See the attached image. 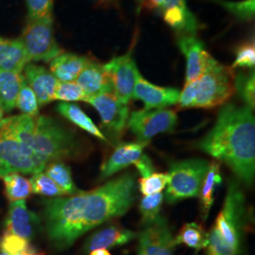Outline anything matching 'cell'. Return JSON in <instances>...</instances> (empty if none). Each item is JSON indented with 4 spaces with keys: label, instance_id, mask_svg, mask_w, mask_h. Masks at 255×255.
<instances>
[{
    "label": "cell",
    "instance_id": "6da1fadb",
    "mask_svg": "<svg viewBox=\"0 0 255 255\" xmlns=\"http://www.w3.org/2000/svg\"><path fill=\"white\" fill-rule=\"evenodd\" d=\"M136 188L135 175L127 172L91 191L43 201L49 241L58 250L67 249L92 229L125 215Z\"/></svg>",
    "mask_w": 255,
    "mask_h": 255
},
{
    "label": "cell",
    "instance_id": "7a4b0ae2",
    "mask_svg": "<svg viewBox=\"0 0 255 255\" xmlns=\"http://www.w3.org/2000/svg\"><path fill=\"white\" fill-rule=\"evenodd\" d=\"M198 147L222 162L248 185L255 179V119L247 106L225 104Z\"/></svg>",
    "mask_w": 255,
    "mask_h": 255
},
{
    "label": "cell",
    "instance_id": "3957f363",
    "mask_svg": "<svg viewBox=\"0 0 255 255\" xmlns=\"http://www.w3.org/2000/svg\"><path fill=\"white\" fill-rule=\"evenodd\" d=\"M0 125L48 164L77 152L75 137L51 118H32L22 114L0 120Z\"/></svg>",
    "mask_w": 255,
    "mask_h": 255
},
{
    "label": "cell",
    "instance_id": "277c9868",
    "mask_svg": "<svg viewBox=\"0 0 255 255\" xmlns=\"http://www.w3.org/2000/svg\"><path fill=\"white\" fill-rule=\"evenodd\" d=\"M235 73L224 64H217L199 79L187 82L180 92L178 109H212L224 105L234 96Z\"/></svg>",
    "mask_w": 255,
    "mask_h": 255
},
{
    "label": "cell",
    "instance_id": "5b68a950",
    "mask_svg": "<svg viewBox=\"0 0 255 255\" xmlns=\"http://www.w3.org/2000/svg\"><path fill=\"white\" fill-rule=\"evenodd\" d=\"M210 163L203 159L175 162L170 165L165 200L169 203L197 198L207 174Z\"/></svg>",
    "mask_w": 255,
    "mask_h": 255
},
{
    "label": "cell",
    "instance_id": "8992f818",
    "mask_svg": "<svg viewBox=\"0 0 255 255\" xmlns=\"http://www.w3.org/2000/svg\"><path fill=\"white\" fill-rule=\"evenodd\" d=\"M44 158L25 146L0 125V175L36 174L48 165Z\"/></svg>",
    "mask_w": 255,
    "mask_h": 255
},
{
    "label": "cell",
    "instance_id": "52a82bcc",
    "mask_svg": "<svg viewBox=\"0 0 255 255\" xmlns=\"http://www.w3.org/2000/svg\"><path fill=\"white\" fill-rule=\"evenodd\" d=\"M19 40L25 48L29 63H50L63 52L55 38L52 15L27 19Z\"/></svg>",
    "mask_w": 255,
    "mask_h": 255
},
{
    "label": "cell",
    "instance_id": "ba28073f",
    "mask_svg": "<svg viewBox=\"0 0 255 255\" xmlns=\"http://www.w3.org/2000/svg\"><path fill=\"white\" fill-rule=\"evenodd\" d=\"M245 198L237 182H230L223 207L213 230L227 245L239 252L244 226Z\"/></svg>",
    "mask_w": 255,
    "mask_h": 255
},
{
    "label": "cell",
    "instance_id": "9c48e42d",
    "mask_svg": "<svg viewBox=\"0 0 255 255\" xmlns=\"http://www.w3.org/2000/svg\"><path fill=\"white\" fill-rule=\"evenodd\" d=\"M176 112L170 109L139 110L132 112L127 126L138 142H148L151 138L172 131L177 125Z\"/></svg>",
    "mask_w": 255,
    "mask_h": 255
},
{
    "label": "cell",
    "instance_id": "30bf717a",
    "mask_svg": "<svg viewBox=\"0 0 255 255\" xmlns=\"http://www.w3.org/2000/svg\"><path fill=\"white\" fill-rule=\"evenodd\" d=\"M112 83L113 93L119 101L128 104L133 100V91L140 72L132 57V52L113 58L104 64Z\"/></svg>",
    "mask_w": 255,
    "mask_h": 255
},
{
    "label": "cell",
    "instance_id": "8fae6325",
    "mask_svg": "<svg viewBox=\"0 0 255 255\" xmlns=\"http://www.w3.org/2000/svg\"><path fill=\"white\" fill-rule=\"evenodd\" d=\"M85 102H88L97 110L101 117L102 127L110 135L117 140L119 139L127 127L129 117L128 104L119 101L113 92L87 98Z\"/></svg>",
    "mask_w": 255,
    "mask_h": 255
},
{
    "label": "cell",
    "instance_id": "7c38bea8",
    "mask_svg": "<svg viewBox=\"0 0 255 255\" xmlns=\"http://www.w3.org/2000/svg\"><path fill=\"white\" fill-rule=\"evenodd\" d=\"M178 46L186 59L185 83L199 79L219 63L206 50L201 40L195 35L180 37L178 39Z\"/></svg>",
    "mask_w": 255,
    "mask_h": 255
},
{
    "label": "cell",
    "instance_id": "4fadbf2b",
    "mask_svg": "<svg viewBox=\"0 0 255 255\" xmlns=\"http://www.w3.org/2000/svg\"><path fill=\"white\" fill-rule=\"evenodd\" d=\"M139 250L144 255H174V237L166 220L159 217L152 223L145 225L138 235Z\"/></svg>",
    "mask_w": 255,
    "mask_h": 255
},
{
    "label": "cell",
    "instance_id": "5bb4252c",
    "mask_svg": "<svg viewBox=\"0 0 255 255\" xmlns=\"http://www.w3.org/2000/svg\"><path fill=\"white\" fill-rule=\"evenodd\" d=\"M180 91L172 87H162L146 81L141 74L137 79L133 100H139L145 105V110L165 109L178 103Z\"/></svg>",
    "mask_w": 255,
    "mask_h": 255
},
{
    "label": "cell",
    "instance_id": "9a60e30c",
    "mask_svg": "<svg viewBox=\"0 0 255 255\" xmlns=\"http://www.w3.org/2000/svg\"><path fill=\"white\" fill-rule=\"evenodd\" d=\"M39 227L40 219L36 214L27 209L26 201H10L5 232L28 241L36 235Z\"/></svg>",
    "mask_w": 255,
    "mask_h": 255
},
{
    "label": "cell",
    "instance_id": "2e32d148",
    "mask_svg": "<svg viewBox=\"0 0 255 255\" xmlns=\"http://www.w3.org/2000/svg\"><path fill=\"white\" fill-rule=\"evenodd\" d=\"M23 77L27 85L34 92L39 106L54 101V92L58 80L44 66L29 63L23 70Z\"/></svg>",
    "mask_w": 255,
    "mask_h": 255
},
{
    "label": "cell",
    "instance_id": "e0dca14e",
    "mask_svg": "<svg viewBox=\"0 0 255 255\" xmlns=\"http://www.w3.org/2000/svg\"><path fill=\"white\" fill-rule=\"evenodd\" d=\"M147 143L148 142H131L119 144L101 165V179H107L130 164H134L143 154V150Z\"/></svg>",
    "mask_w": 255,
    "mask_h": 255
},
{
    "label": "cell",
    "instance_id": "ac0fdd59",
    "mask_svg": "<svg viewBox=\"0 0 255 255\" xmlns=\"http://www.w3.org/2000/svg\"><path fill=\"white\" fill-rule=\"evenodd\" d=\"M136 233L120 227L118 225L107 226L105 228L99 230L89 237L82 251L84 254H89L92 251L97 249H111L115 247L126 245L129 241L137 237Z\"/></svg>",
    "mask_w": 255,
    "mask_h": 255
},
{
    "label": "cell",
    "instance_id": "d6986e66",
    "mask_svg": "<svg viewBox=\"0 0 255 255\" xmlns=\"http://www.w3.org/2000/svg\"><path fill=\"white\" fill-rule=\"evenodd\" d=\"M75 82L82 87L87 98L113 92L112 83L104 64L93 60L83 68Z\"/></svg>",
    "mask_w": 255,
    "mask_h": 255
},
{
    "label": "cell",
    "instance_id": "ffe728a7",
    "mask_svg": "<svg viewBox=\"0 0 255 255\" xmlns=\"http://www.w3.org/2000/svg\"><path fill=\"white\" fill-rule=\"evenodd\" d=\"M90 61L86 56L62 52L49 63V71L59 82H75Z\"/></svg>",
    "mask_w": 255,
    "mask_h": 255
},
{
    "label": "cell",
    "instance_id": "44dd1931",
    "mask_svg": "<svg viewBox=\"0 0 255 255\" xmlns=\"http://www.w3.org/2000/svg\"><path fill=\"white\" fill-rule=\"evenodd\" d=\"M27 64V53L19 39L0 38V71L22 73Z\"/></svg>",
    "mask_w": 255,
    "mask_h": 255
},
{
    "label": "cell",
    "instance_id": "7402d4cb",
    "mask_svg": "<svg viewBox=\"0 0 255 255\" xmlns=\"http://www.w3.org/2000/svg\"><path fill=\"white\" fill-rule=\"evenodd\" d=\"M57 110L64 118L76 126L104 142H108V139L101 132V129L95 125L93 120L78 105L68 102H61L58 104Z\"/></svg>",
    "mask_w": 255,
    "mask_h": 255
},
{
    "label": "cell",
    "instance_id": "603a6c76",
    "mask_svg": "<svg viewBox=\"0 0 255 255\" xmlns=\"http://www.w3.org/2000/svg\"><path fill=\"white\" fill-rule=\"evenodd\" d=\"M24 77L13 71H0V102L5 112L15 108V102Z\"/></svg>",
    "mask_w": 255,
    "mask_h": 255
},
{
    "label": "cell",
    "instance_id": "cb8c5ba5",
    "mask_svg": "<svg viewBox=\"0 0 255 255\" xmlns=\"http://www.w3.org/2000/svg\"><path fill=\"white\" fill-rule=\"evenodd\" d=\"M221 182L222 178L220 175V164L216 161H213L210 163L209 168L204 178L199 196L201 200L202 219L204 220L208 218L210 210L214 203V194L217 186L219 185Z\"/></svg>",
    "mask_w": 255,
    "mask_h": 255
},
{
    "label": "cell",
    "instance_id": "d4e9b609",
    "mask_svg": "<svg viewBox=\"0 0 255 255\" xmlns=\"http://www.w3.org/2000/svg\"><path fill=\"white\" fill-rule=\"evenodd\" d=\"M208 237V233L201 225L195 222L186 223L174 238V244L175 246L183 244L196 251H201L207 248Z\"/></svg>",
    "mask_w": 255,
    "mask_h": 255
},
{
    "label": "cell",
    "instance_id": "484cf974",
    "mask_svg": "<svg viewBox=\"0 0 255 255\" xmlns=\"http://www.w3.org/2000/svg\"><path fill=\"white\" fill-rule=\"evenodd\" d=\"M46 174L64 192L66 196L81 193L73 181L71 169L62 162H53L46 167Z\"/></svg>",
    "mask_w": 255,
    "mask_h": 255
},
{
    "label": "cell",
    "instance_id": "4316f807",
    "mask_svg": "<svg viewBox=\"0 0 255 255\" xmlns=\"http://www.w3.org/2000/svg\"><path fill=\"white\" fill-rule=\"evenodd\" d=\"M5 194L9 201H25L32 193L29 180L19 173L5 175L3 178Z\"/></svg>",
    "mask_w": 255,
    "mask_h": 255
},
{
    "label": "cell",
    "instance_id": "83f0119b",
    "mask_svg": "<svg viewBox=\"0 0 255 255\" xmlns=\"http://www.w3.org/2000/svg\"><path fill=\"white\" fill-rule=\"evenodd\" d=\"M235 92L245 102V106L251 110L255 109V70L249 72H239L235 75L234 80Z\"/></svg>",
    "mask_w": 255,
    "mask_h": 255
},
{
    "label": "cell",
    "instance_id": "f1b7e54d",
    "mask_svg": "<svg viewBox=\"0 0 255 255\" xmlns=\"http://www.w3.org/2000/svg\"><path fill=\"white\" fill-rule=\"evenodd\" d=\"M240 21H251L255 18V0L227 1V0H213Z\"/></svg>",
    "mask_w": 255,
    "mask_h": 255
},
{
    "label": "cell",
    "instance_id": "f546056e",
    "mask_svg": "<svg viewBox=\"0 0 255 255\" xmlns=\"http://www.w3.org/2000/svg\"><path fill=\"white\" fill-rule=\"evenodd\" d=\"M163 201L164 195L162 192L149 196H144L139 204V211L143 224H150L160 217L159 214L162 208Z\"/></svg>",
    "mask_w": 255,
    "mask_h": 255
},
{
    "label": "cell",
    "instance_id": "4dcf8cb0",
    "mask_svg": "<svg viewBox=\"0 0 255 255\" xmlns=\"http://www.w3.org/2000/svg\"><path fill=\"white\" fill-rule=\"evenodd\" d=\"M15 107L22 112L23 115L36 118L39 116V103L36 96L31 88L27 85L25 79L23 80L18 96L15 102Z\"/></svg>",
    "mask_w": 255,
    "mask_h": 255
},
{
    "label": "cell",
    "instance_id": "1f68e13d",
    "mask_svg": "<svg viewBox=\"0 0 255 255\" xmlns=\"http://www.w3.org/2000/svg\"><path fill=\"white\" fill-rule=\"evenodd\" d=\"M32 193L49 198L66 196L64 192L46 173L33 174L29 180Z\"/></svg>",
    "mask_w": 255,
    "mask_h": 255
},
{
    "label": "cell",
    "instance_id": "d6a6232c",
    "mask_svg": "<svg viewBox=\"0 0 255 255\" xmlns=\"http://www.w3.org/2000/svg\"><path fill=\"white\" fill-rule=\"evenodd\" d=\"M54 100L63 102L86 101L87 96L76 82H59L56 85Z\"/></svg>",
    "mask_w": 255,
    "mask_h": 255
},
{
    "label": "cell",
    "instance_id": "836d02e7",
    "mask_svg": "<svg viewBox=\"0 0 255 255\" xmlns=\"http://www.w3.org/2000/svg\"><path fill=\"white\" fill-rule=\"evenodd\" d=\"M139 190L144 196H149L164 190L168 182L167 173H152L138 181Z\"/></svg>",
    "mask_w": 255,
    "mask_h": 255
},
{
    "label": "cell",
    "instance_id": "e575fe53",
    "mask_svg": "<svg viewBox=\"0 0 255 255\" xmlns=\"http://www.w3.org/2000/svg\"><path fill=\"white\" fill-rule=\"evenodd\" d=\"M255 65V46L254 42L245 43L237 47L236 51V59L232 65V69L240 67V68H249L254 69Z\"/></svg>",
    "mask_w": 255,
    "mask_h": 255
},
{
    "label": "cell",
    "instance_id": "d590c367",
    "mask_svg": "<svg viewBox=\"0 0 255 255\" xmlns=\"http://www.w3.org/2000/svg\"><path fill=\"white\" fill-rule=\"evenodd\" d=\"M28 247L27 240L8 232H5L0 239V251L9 255H19Z\"/></svg>",
    "mask_w": 255,
    "mask_h": 255
},
{
    "label": "cell",
    "instance_id": "8d00e7d4",
    "mask_svg": "<svg viewBox=\"0 0 255 255\" xmlns=\"http://www.w3.org/2000/svg\"><path fill=\"white\" fill-rule=\"evenodd\" d=\"M27 19H36L52 15L53 0H26Z\"/></svg>",
    "mask_w": 255,
    "mask_h": 255
},
{
    "label": "cell",
    "instance_id": "74e56055",
    "mask_svg": "<svg viewBox=\"0 0 255 255\" xmlns=\"http://www.w3.org/2000/svg\"><path fill=\"white\" fill-rule=\"evenodd\" d=\"M208 245H207V255H237L238 252L227 245L218 234L212 229L208 233Z\"/></svg>",
    "mask_w": 255,
    "mask_h": 255
},
{
    "label": "cell",
    "instance_id": "f35d334b",
    "mask_svg": "<svg viewBox=\"0 0 255 255\" xmlns=\"http://www.w3.org/2000/svg\"><path fill=\"white\" fill-rule=\"evenodd\" d=\"M136 166L138 172L142 176V178L147 177L152 173H154V166L150 160V158L146 154H142L140 159L134 163Z\"/></svg>",
    "mask_w": 255,
    "mask_h": 255
},
{
    "label": "cell",
    "instance_id": "ab89813d",
    "mask_svg": "<svg viewBox=\"0 0 255 255\" xmlns=\"http://www.w3.org/2000/svg\"><path fill=\"white\" fill-rule=\"evenodd\" d=\"M145 3H147V6H149L151 9L161 10L164 5V0H146Z\"/></svg>",
    "mask_w": 255,
    "mask_h": 255
},
{
    "label": "cell",
    "instance_id": "60d3db41",
    "mask_svg": "<svg viewBox=\"0 0 255 255\" xmlns=\"http://www.w3.org/2000/svg\"><path fill=\"white\" fill-rule=\"evenodd\" d=\"M17 255H45V254L44 253H39V252L35 251L33 248L28 247L25 251H23L22 253H20Z\"/></svg>",
    "mask_w": 255,
    "mask_h": 255
},
{
    "label": "cell",
    "instance_id": "b9f144b4",
    "mask_svg": "<svg viewBox=\"0 0 255 255\" xmlns=\"http://www.w3.org/2000/svg\"><path fill=\"white\" fill-rule=\"evenodd\" d=\"M89 255H112L108 250L106 249H97L89 253Z\"/></svg>",
    "mask_w": 255,
    "mask_h": 255
},
{
    "label": "cell",
    "instance_id": "7bdbcfd3",
    "mask_svg": "<svg viewBox=\"0 0 255 255\" xmlns=\"http://www.w3.org/2000/svg\"><path fill=\"white\" fill-rule=\"evenodd\" d=\"M4 113H5V110H4V108H3V105H2V104H1V102H0V120H2V119H3Z\"/></svg>",
    "mask_w": 255,
    "mask_h": 255
},
{
    "label": "cell",
    "instance_id": "ee69618b",
    "mask_svg": "<svg viewBox=\"0 0 255 255\" xmlns=\"http://www.w3.org/2000/svg\"><path fill=\"white\" fill-rule=\"evenodd\" d=\"M137 2L141 5V4H143V3H145L146 2V0H137Z\"/></svg>",
    "mask_w": 255,
    "mask_h": 255
},
{
    "label": "cell",
    "instance_id": "f6af8a7d",
    "mask_svg": "<svg viewBox=\"0 0 255 255\" xmlns=\"http://www.w3.org/2000/svg\"><path fill=\"white\" fill-rule=\"evenodd\" d=\"M0 255H8V254H6V253H4V252H1V253H0Z\"/></svg>",
    "mask_w": 255,
    "mask_h": 255
},
{
    "label": "cell",
    "instance_id": "bcb514c9",
    "mask_svg": "<svg viewBox=\"0 0 255 255\" xmlns=\"http://www.w3.org/2000/svg\"><path fill=\"white\" fill-rule=\"evenodd\" d=\"M138 255H142V254H141V253H139V252H138Z\"/></svg>",
    "mask_w": 255,
    "mask_h": 255
},
{
    "label": "cell",
    "instance_id": "7dc6e473",
    "mask_svg": "<svg viewBox=\"0 0 255 255\" xmlns=\"http://www.w3.org/2000/svg\"><path fill=\"white\" fill-rule=\"evenodd\" d=\"M107 1H115V0H107Z\"/></svg>",
    "mask_w": 255,
    "mask_h": 255
},
{
    "label": "cell",
    "instance_id": "c3c4849f",
    "mask_svg": "<svg viewBox=\"0 0 255 255\" xmlns=\"http://www.w3.org/2000/svg\"><path fill=\"white\" fill-rule=\"evenodd\" d=\"M0 178H2V177H1V175H0Z\"/></svg>",
    "mask_w": 255,
    "mask_h": 255
},
{
    "label": "cell",
    "instance_id": "681fc988",
    "mask_svg": "<svg viewBox=\"0 0 255 255\" xmlns=\"http://www.w3.org/2000/svg\"><path fill=\"white\" fill-rule=\"evenodd\" d=\"M0 38H1V37H0Z\"/></svg>",
    "mask_w": 255,
    "mask_h": 255
}]
</instances>
